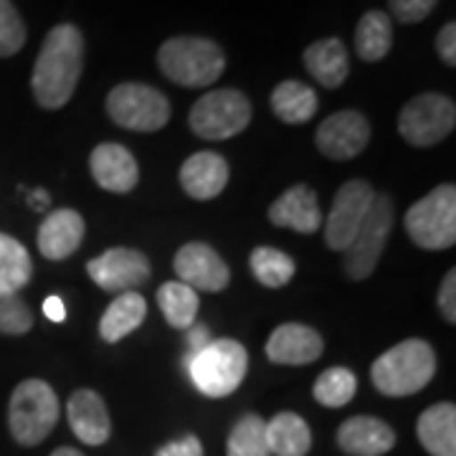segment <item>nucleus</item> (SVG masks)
Listing matches in <instances>:
<instances>
[{"mask_svg": "<svg viewBox=\"0 0 456 456\" xmlns=\"http://www.w3.org/2000/svg\"><path fill=\"white\" fill-rule=\"evenodd\" d=\"M84 71V36L74 23L53 26L36 56L31 89L36 104L61 110L74 97Z\"/></svg>", "mask_w": 456, "mask_h": 456, "instance_id": "nucleus-1", "label": "nucleus"}, {"mask_svg": "<svg viewBox=\"0 0 456 456\" xmlns=\"http://www.w3.org/2000/svg\"><path fill=\"white\" fill-rule=\"evenodd\" d=\"M158 66L173 84L203 89L224 77L226 53L211 38L175 36L167 38L158 51Z\"/></svg>", "mask_w": 456, "mask_h": 456, "instance_id": "nucleus-2", "label": "nucleus"}, {"mask_svg": "<svg viewBox=\"0 0 456 456\" xmlns=\"http://www.w3.org/2000/svg\"><path fill=\"white\" fill-rule=\"evenodd\" d=\"M436 373V355L426 340L411 338L383 353L370 368L373 386L383 395L406 398L424 391Z\"/></svg>", "mask_w": 456, "mask_h": 456, "instance_id": "nucleus-3", "label": "nucleus"}, {"mask_svg": "<svg viewBox=\"0 0 456 456\" xmlns=\"http://www.w3.org/2000/svg\"><path fill=\"white\" fill-rule=\"evenodd\" d=\"M193 386L208 398H226L244 383L248 353L239 340H211L193 358L183 360Z\"/></svg>", "mask_w": 456, "mask_h": 456, "instance_id": "nucleus-4", "label": "nucleus"}, {"mask_svg": "<svg viewBox=\"0 0 456 456\" xmlns=\"http://www.w3.org/2000/svg\"><path fill=\"white\" fill-rule=\"evenodd\" d=\"M59 421V398L46 380L28 378L18 383L8 406V426L20 446H36Z\"/></svg>", "mask_w": 456, "mask_h": 456, "instance_id": "nucleus-5", "label": "nucleus"}, {"mask_svg": "<svg viewBox=\"0 0 456 456\" xmlns=\"http://www.w3.org/2000/svg\"><path fill=\"white\" fill-rule=\"evenodd\" d=\"M406 233L426 251H444L456 244V188L452 183H441L408 208Z\"/></svg>", "mask_w": 456, "mask_h": 456, "instance_id": "nucleus-6", "label": "nucleus"}, {"mask_svg": "<svg viewBox=\"0 0 456 456\" xmlns=\"http://www.w3.org/2000/svg\"><path fill=\"white\" fill-rule=\"evenodd\" d=\"M107 114L125 130L158 132L170 122V102L150 84H117L107 94Z\"/></svg>", "mask_w": 456, "mask_h": 456, "instance_id": "nucleus-7", "label": "nucleus"}, {"mask_svg": "<svg viewBox=\"0 0 456 456\" xmlns=\"http://www.w3.org/2000/svg\"><path fill=\"white\" fill-rule=\"evenodd\" d=\"M191 130L203 140H228L251 122V102L239 89H213L198 99L188 114Z\"/></svg>", "mask_w": 456, "mask_h": 456, "instance_id": "nucleus-8", "label": "nucleus"}, {"mask_svg": "<svg viewBox=\"0 0 456 456\" xmlns=\"http://www.w3.org/2000/svg\"><path fill=\"white\" fill-rule=\"evenodd\" d=\"M393 228V200L386 193H375L370 211L360 224L355 239L342 251V269L350 279H368L383 256Z\"/></svg>", "mask_w": 456, "mask_h": 456, "instance_id": "nucleus-9", "label": "nucleus"}, {"mask_svg": "<svg viewBox=\"0 0 456 456\" xmlns=\"http://www.w3.org/2000/svg\"><path fill=\"white\" fill-rule=\"evenodd\" d=\"M456 127L454 102L428 92L408 102L398 114V134L413 147H434L446 140Z\"/></svg>", "mask_w": 456, "mask_h": 456, "instance_id": "nucleus-10", "label": "nucleus"}, {"mask_svg": "<svg viewBox=\"0 0 456 456\" xmlns=\"http://www.w3.org/2000/svg\"><path fill=\"white\" fill-rule=\"evenodd\" d=\"M373 198L375 191L368 180H347L338 191L325 221V244L332 251H345L350 246L370 211Z\"/></svg>", "mask_w": 456, "mask_h": 456, "instance_id": "nucleus-11", "label": "nucleus"}, {"mask_svg": "<svg viewBox=\"0 0 456 456\" xmlns=\"http://www.w3.org/2000/svg\"><path fill=\"white\" fill-rule=\"evenodd\" d=\"M86 272L102 292H137L150 279V259L130 246H114L86 264Z\"/></svg>", "mask_w": 456, "mask_h": 456, "instance_id": "nucleus-12", "label": "nucleus"}, {"mask_svg": "<svg viewBox=\"0 0 456 456\" xmlns=\"http://www.w3.org/2000/svg\"><path fill=\"white\" fill-rule=\"evenodd\" d=\"M314 142L330 160H353L370 142V122L358 110L330 114L317 127Z\"/></svg>", "mask_w": 456, "mask_h": 456, "instance_id": "nucleus-13", "label": "nucleus"}, {"mask_svg": "<svg viewBox=\"0 0 456 456\" xmlns=\"http://www.w3.org/2000/svg\"><path fill=\"white\" fill-rule=\"evenodd\" d=\"M173 269L178 274V281L191 287L193 292H224L231 281L226 261L218 256L213 246L203 241L180 246Z\"/></svg>", "mask_w": 456, "mask_h": 456, "instance_id": "nucleus-14", "label": "nucleus"}, {"mask_svg": "<svg viewBox=\"0 0 456 456\" xmlns=\"http://www.w3.org/2000/svg\"><path fill=\"white\" fill-rule=\"evenodd\" d=\"M322 335L310 325L284 322L266 340V358L277 365H310L322 355Z\"/></svg>", "mask_w": 456, "mask_h": 456, "instance_id": "nucleus-15", "label": "nucleus"}, {"mask_svg": "<svg viewBox=\"0 0 456 456\" xmlns=\"http://www.w3.org/2000/svg\"><path fill=\"white\" fill-rule=\"evenodd\" d=\"M89 170L99 188L110 193H130L140 180V167L130 150L117 142H102L92 150Z\"/></svg>", "mask_w": 456, "mask_h": 456, "instance_id": "nucleus-16", "label": "nucleus"}, {"mask_svg": "<svg viewBox=\"0 0 456 456\" xmlns=\"http://www.w3.org/2000/svg\"><path fill=\"white\" fill-rule=\"evenodd\" d=\"M84 233H86V224L82 213H77L74 208H59L49 213L38 226L36 233L38 251L49 261H64L82 246Z\"/></svg>", "mask_w": 456, "mask_h": 456, "instance_id": "nucleus-17", "label": "nucleus"}, {"mask_svg": "<svg viewBox=\"0 0 456 456\" xmlns=\"http://www.w3.org/2000/svg\"><path fill=\"white\" fill-rule=\"evenodd\" d=\"M269 221L279 228H292L297 233H317L322 226V211L317 193L310 185H292L269 206Z\"/></svg>", "mask_w": 456, "mask_h": 456, "instance_id": "nucleus-18", "label": "nucleus"}, {"mask_svg": "<svg viewBox=\"0 0 456 456\" xmlns=\"http://www.w3.org/2000/svg\"><path fill=\"white\" fill-rule=\"evenodd\" d=\"M66 416L74 436L86 444V446H102L112 434V421L102 395L89 388L71 393L66 403Z\"/></svg>", "mask_w": 456, "mask_h": 456, "instance_id": "nucleus-19", "label": "nucleus"}, {"mask_svg": "<svg viewBox=\"0 0 456 456\" xmlns=\"http://www.w3.org/2000/svg\"><path fill=\"white\" fill-rule=\"evenodd\" d=\"M338 446L350 456H383L395 446V431L373 416H353L338 428Z\"/></svg>", "mask_w": 456, "mask_h": 456, "instance_id": "nucleus-20", "label": "nucleus"}, {"mask_svg": "<svg viewBox=\"0 0 456 456\" xmlns=\"http://www.w3.org/2000/svg\"><path fill=\"white\" fill-rule=\"evenodd\" d=\"M180 185L196 200H211L221 196L228 185V163L218 152L200 150L180 167Z\"/></svg>", "mask_w": 456, "mask_h": 456, "instance_id": "nucleus-21", "label": "nucleus"}, {"mask_svg": "<svg viewBox=\"0 0 456 456\" xmlns=\"http://www.w3.org/2000/svg\"><path fill=\"white\" fill-rule=\"evenodd\" d=\"M305 69L310 71V77L317 84H322L325 89H338L345 84L350 74V56L340 38H320L312 46L305 49Z\"/></svg>", "mask_w": 456, "mask_h": 456, "instance_id": "nucleus-22", "label": "nucleus"}, {"mask_svg": "<svg viewBox=\"0 0 456 456\" xmlns=\"http://www.w3.org/2000/svg\"><path fill=\"white\" fill-rule=\"evenodd\" d=\"M419 441L431 456H456V406L436 403L426 408L416 426Z\"/></svg>", "mask_w": 456, "mask_h": 456, "instance_id": "nucleus-23", "label": "nucleus"}, {"mask_svg": "<svg viewBox=\"0 0 456 456\" xmlns=\"http://www.w3.org/2000/svg\"><path fill=\"white\" fill-rule=\"evenodd\" d=\"M147 317V302L140 292H125L117 294L114 302L104 310L102 320H99V335L102 340L114 342L125 340L132 335L137 327L145 322Z\"/></svg>", "mask_w": 456, "mask_h": 456, "instance_id": "nucleus-24", "label": "nucleus"}, {"mask_svg": "<svg viewBox=\"0 0 456 456\" xmlns=\"http://www.w3.org/2000/svg\"><path fill=\"white\" fill-rule=\"evenodd\" d=\"M266 444L274 456H307L312 449L310 426L292 411L277 413L266 421Z\"/></svg>", "mask_w": 456, "mask_h": 456, "instance_id": "nucleus-25", "label": "nucleus"}, {"mask_svg": "<svg viewBox=\"0 0 456 456\" xmlns=\"http://www.w3.org/2000/svg\"><path fill=\"white\" fill-rule=\"evenodd\" d=\"M272 110L284 125H305L320 110V99H317V92L310 84L287 79V82L274 86Z\"/></svg>", "mask_w": 456, "mask_h": 456, "instance_id": "nucleus-26", "label": "nucleus"}, {"mask_svg": "<svg viewBox=\"0 0 456 456\" xmlns=\"http://www.w3.org/2000/svg\"><path fill=\"white\" fill-rule=\"evenodd\" d=\"M393 46V20L386 11H368L355 28V53L365 64L383 61Z\"/></svg>", "mask_w": 456, "mask_h": 456, "instance_id": "nucleus-27", "label": "nucleus"}, {"mask_svg": "<svg viewBox=\"0 0 456 456\" xmlns=\"http://www.w3.org/2000/svg\"><path fill=\"white\" fill-rule=\"evenodd\" d=\"M33 277L28 248L8 233H0V294H18Z\"/></svg>", "mask_w": 456, "mask_h": 456, "instance_id": "nucleus-28", "label": "nucleus"}, {"mask_svg": "<svg viewBox=\"0 0 456 456\" xmlns=\"http://www.w3.org/2000/svg\"><path fill=\"white\" fill-rule=\"evenodd\" d=\"M158 305L167 325L175 330H188L196 322L200 299H198V292L185 287L183 281H165L158 289Z\"/></svg>", "mask_w": 456, "mask_h": 456, "instance_id": "nucleus-29", "label": "nucleus"}, {"mask_svg": "<svg viewBox=\"0 0 456 456\" xmlns=\"http://www.w3.org/2000/svg\"><path fill=\"white\" fill-rule=\"evenodd\" d=\"M248 266H251L256 281L269 287V289L287 287L292 281L294 272H297V264H294L292 256L279 251V248H272V246H256L251 251Z\"/></svg>", "mask_w": 456, "mask_h": 456, "instance_id": "nucleus-30", "label": "nucleus"}, {"mask_svg": "<svg viewBox=\"0 0 456 456\" xmlns=\"http://www.w3.org/2000/svg\"><path fill=\"white\" fill-rule=\"evenodd\" d=\"M358 391V378L353 370L347 368H327L325 373H320V378L314 380V401L322 403L325 408H342L347 406Z\"/></svg>", "mask_w": 456, "mask_h": 456, "instance_id": "nucleus-31", "label": "nucleus"}, {"mask_svg": "<svg viewBox=\"0 0 456 456\" xmlns=\"http://www.w3.org/2000/svg\"><path fill=\"white\" fill-rule=\"evenodd\" d=\"M228 456H272L266 444V421L256 413H246L228 434Z\"/></svg>", "mask_w": 456, "mask_h": 456, "instance_id": "nucleus-32", "label": "nucleus"}, {"mask_svg": "<svg viewBox=\"0 0 456 456\" xmlns=\"http://www.w3.org/2000/svg\"><path fill=\"white\" fill-rule=\"evenodd\" d=\"M26 23L11 0H0V59H8L26 46Z\"/></svg>", "mask_w": 456, "mask_h": 456, "instance_id": "nucleus-33", "label": "nucleus"}, {"mask_svg": "<svg viewBox=\"0 0 456 456\" xmlns=\"http://www.w3.org/2000/svg\"><path fill=\"white\" fill-rule=\"evenodd\" d=\"M31 327L33 312L20 294H0V335H26Z\"/></svg>", "mask_w": 456, "mask_h": 456, "instance_id": "nucleus-34", "label": "nucleus"}, {"mask_svg": "<svg viewBox=\"0 0 456 456\" xmlns=\"http://www.w3.org/2000/svg\"><path fill=\"white\" fill-rule=\"evenodd\" d=\"M436 3L439 0H388V8H391V16L398 23L413 26V23H421L431 16Z\"/></svg>", "mask_w": 456, "mask_h": 456, "instance_id": "nucleus-35", "label": "nucleus"}, {"mask_svg": "<svg viewBox=\"0 0 456 456\" xmlns=\"http://www.w3.org/2000/svg\"><path fill=\"white\" fill-rule=\"evenodd\" d=\"M439 310L446 322H456V272L449 269L439 287Z\"/></svg>", "mask_w": 456, "mask_h": 456, "instance_id": "nucleus-36", "label": "nucleus"}, {"mask_svg": "<svg viewBox=\"0 0 456 456\" xmlns=\"http://www.w3.org/2000/svg\"><path fill=\"white\" fill-rule=\"evenodd\" d=\"M155 456H203V444L198 441L196 434H185L183 439L160 446Z\"/></svg>", "mask_w": 456, "mask_h": 456, "instance_id": "nucleus-37", "label": "nucleus"}, {"mask_svg": "<svg viewBox=\"0 0 456 456\" xmlns=\"http://www.w3.org/2000/svg\"><path fill=\"white\" fill-rule=\"evenodd\" d=\"M436 53L446 66H456V23H446L436 36Z\"/></svg>", "mask_w": 456, "mask_h": 456, "instance_id": "nucleus-38", "label": "nucleus"}, {"mask_svg": "<svg viewBox=\"0 0 456 456\" xmlns=\"http://www.w3.org/2000/svg\"><path fill=\"white\" fill-rule=\"evenodd\" d=\"M185 335H188V350H185V358H193L196 353H200L208 342L213 340L211 338V330L203 325V322H193V325L185 330Z\"/></svg>", "mask_w": 456, "mask_h": 456, "instance_id": "nucleus-39", "label": "nucleus"}, {"mask_svg": "<svg viewBox=\"0 0 456 456\" xmlns=\"http://www.w3.org/2000/svg\"><path fill=\"white\" fill-rule=\"evenodd\" d=\"M44 314L49 317L51 322H64L66 320V307L61 302V297H49L44 302Z\"/></svg>", "mask_w": 456, "mask_h": 456, "instance_id": "nucleus-40", "label": "nucleus"}, {"mask_svg": "<svg viewBox=\"0 0 456 456\" xmlns=\"http://www.w3.org/2000/svg\"><path fill=\"white\" fill-rule=\"evenodd\" d=\"M28 203H31V208H36V211H44L49 206V193H44V191L28 193Z\"/></svg>", "mask_w": 456, "mask_h": 456, "instance_id": "nucleus-41", "label": "nucleus"}, {"mask_svg": "<svg viewBox=\"0 0 456 456\" xmlns=\"http://www.w3.org/2000/svg\"><path fill=\"white\" fill-rule=\"evenodd\" d=\"M51 456H84L82 452H77V449H71V446H61V449H56Z\"/></svg>", "mask_w": 456, "mask_h": 456, "instance_id": "nucleus-42", "label": "nucleus"}]
</instances>
